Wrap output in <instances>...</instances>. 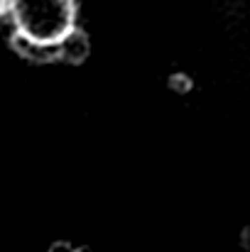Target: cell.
Wrapping results in <instances>:
<instances>
[{
	"label": "cell",
	"instance_id": "6da1fadb",
	"mask_svg": "<svg viewBox=\"0 0 250 252\" xmlns=\"http://www.w3.org/2000/svg\"><path fill=\"white\" fill-rule=\"evenodd\" d=\"M5 7L27 42H57L74 30V0H5Z\"/></svg>",
	"mask_w": 250,
	"mask_h": 252
},
{
	"label": "cell",
	"instance_id": "7a4b0ae2",
	"mask_svg": "<svg viewBox=\"0 0 250 252\" xmlns=\"http://www.w3.org/2000/svg\"><path fill=\"white\" fill-rule=\"evenodd\" d=\"M7 7H5V0H0V17H2V12H5Z\"/></svg>",
	"mask_w": 250,
	"mask_h": 252
}]
</instances>
